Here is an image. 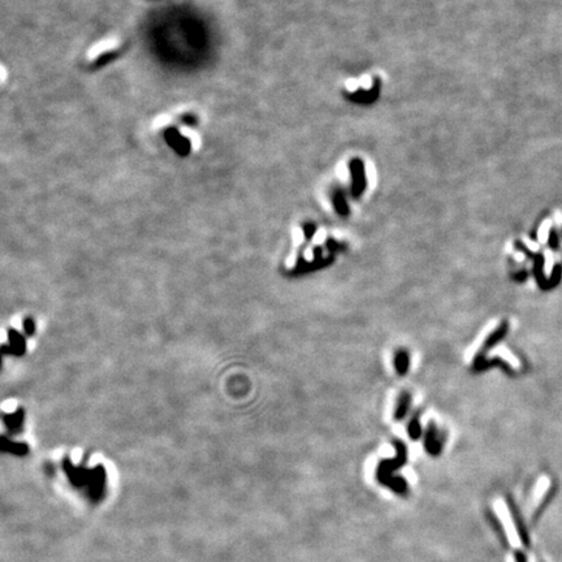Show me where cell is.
Returning <instances> with one entry per match:
<instances>
[{
  "mask_svg": "<svg viewBox=\"0 0 562 562\" xmlns=\"http://www.w3.org/2000/svg\"><path fill=\"white\" fill-rule=\"evenodd\" d=\"M426 446L427 449L430 450L432 454L438 453V450H440V442H438L437 438V432H436V428H435L434 424H430L428 431H427Z\"/></svg>",
  "mask_w": 562,
  "mask_h": 562,
  "instance_id": "cell-1",
  "label": "cell"
},
{
  "mask_svg": "<svg viewBox=\"0 0 562 562\" xmlns=\"http://www.w3.org/2000/svg\"><path fill=\"white\" fill-rule=\"evenodd\" d=\"M410 395L409 393H402L401 395V397L398 398V401H397V407H395V418L398 419V420H401V419L405 418V415H406L407 410H409V406H410Z\"/></svg>",
  "mask_w": 562,
  "mask_h": 562,
  "instance_id": "cell-2",
  "label": "cell"
},
{
  "mask_svg": "<svg viewBox=\"0 0 562 562\" xmlns=\"http://www.w3.org/2000/svg\"><path fill=\"white\" fill-rule=\"evenodd\" d=\"M395 367L397 370V373L401 374V375L407 373V370H409V355H407L406 352L401 350V352L395 354Z\"/></svg>",
  "mask_w": 562,
  "mask_h": 562,
  "instance_id": "cell-3",
  "label": "cell"
},
{
  "mask_svg": "<svg viewBox=\"0 0 562 562\" xmlns=\"http://www.w3.org/2000/svg\"><path fill=\"white\" fill-rule=\"evenodd\" d=\"M409 435H410V437L413 438V440L418 438L419 435H420V424H419L418 419L416 418L413 419L410 422V424H409Z\"/></svg>",
  "mask_w": 562,
  "mask_h": 562,
  "instance_id": "cell-4",
  "label": "cell"
},
{
  "mask_svg": "<svg viewBox=\"0 0 562 562\" xmlns=\"http://www.w3.org/2000/svg\"><path fill=\"white\" fill-rule=\"evenodd\" d=\"M502 333H504V327H501V328H499L496 332H493V333L488 337V340L485 341V348H491L499 338H501Z\"/></svg>",
  "mask_w": 562,
  "mask_h": 562,
  "instance_id": "cell-5",
  "label": "cell"
},
{
  "mask_svg": "<svg viewBox=\"0 0 562 562\" xmlns=\"http://www.w3.org/2000/svg\"><path fill=\"white\" fill-rule=\"evenodd\" d=\"M16 407H17V402H16V399H5L3 403H1V409H3L5 413H12V411L16 410Z\"/></svg>",
  "mask_w": 562,
  "mask_h": 562,
  "instance_id": "cell-6",
  "label": "cell"
},
{
  "mask_svg": "<svg viewBox=\"0 0 562 562\" xmlns=\"http://www.w3.org/2000/svg\"><path fill=\"white\" fill-rule=\"evenodd\" d=\"M517 562H526V561H524L523 556L518 555V557H517Z\"/></svg>",
  "mask_w": 562,
  "mask_h": 562,
  "instance_id": "cell-7",
  "label": "cell"
}]
</instances>
